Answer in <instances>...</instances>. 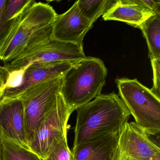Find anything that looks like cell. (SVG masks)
<instances>
[{
    "label": "cell",
    "instance_id": "cell-1",
    "mask_svg": "<svg viewBox=\"0 0 160 160\" xmlns=\"http://www.w3.org/2000/svg\"><path fill=\"white\" fill-rule=\"evenodd\" d=\"M58 14L47 3L34 1L17 17L0 45V60L7 63L25 50L51 38Z\"/></svg>",
    "mask_w": 160,
    "mask_h": 160
},
{
    "label": "cell",
    "instance_id": "cell-2",
    "mask_svg": "<svg viewBox=\"0 0 160 160\" xmlns=\"http://www.w3.org/2000/svg\"><path fill=\"white\" fill-rule=\"evenodd\" d=\"M72 148L94 138L120 133L131 113L118 94H102L77 109Z\"/></svg>",
    "mask_w": 160,
    "mask_h": 160
},
{
    "label": "cell",
    "instance_id": "cell-3",
    "mask_svg": "<svg viewBox=\"0 0 160 160\" xmlns=\"http://www.w3.org/2000/svg\"><path fill=\"white\" fill-rule=\"evenodd\" d=\"M107 73L102 61L93 57H87L67 71L60 92L71 114L101 95Z\"/></svg>",
    "mask_w": 160,
    "mask_h": 160
},
{
    "label": "cell",
    "instance_id": "cell-4",
    "mask_svg": "<svg viewBox=\"0 0 160 160\" xmlns=\"http://www.w3.org/2000/svg\"><path fill=\"white\" fill-rule=\"evenodd\" d=\"M119 95L135 123L148 135L160 132V98L136 78L116 80Z\"/></svg>",
    "mask_w": 160,
    "mask_h": 160
},
{
    "label": "cell",
    "instance_id": "cell-5",
    "mask_svg": "<svg viewBox=\"0 0 160 160\" xmlns=\"http://www.w3.org/2000/svg\"><path fill=\"white\" fill-rule=\"evenodd\" d=\"M62 80V77L59 78L37 83L27 89L18 97L24 104L29 146L60 91Z\"/></svg>",
    "mask_w": 160,
    "mask_h": 160
},
{
    "label": "cell",
    "instance_id": "cell-6",
    "mask_svg": "<svg viewBox=\"0 0 160 160\" xmlns=\"http://www.w3.org/2000/svg\"><path fill=\"white\" fill-rule=\"evenodd\" d=\"M87 58L83 47L51 38L30 48L11 61L4 63L9 72L30 63L66 61L77 63Z\"/></svg>",
    "mask_w": 160,
    "mask_h": 160
},
{
    "label": "cell",
    "instance_id": "cell-7",
    "mask_svg": "<svg viewBox=\"0 0 160 160\" xmlns=\"http://www.w3.org/2000/svg\"><path fill=\"white\" fill-rule=\"evenodd\" d=\"M71 114L59 92L30 143V150L45 160L54 144L67 135V123Z\"/></svg>",
    "mask_w": 160,
    "mask_h": 160
},
{
    "label": "cell",
    "instance_id": "cell-8",
    "mask_svg": "<svg viewBox=\"0 0 160 160\" xmlns=\"http://www.w3.org/2000/svg\"><path fill=\"white\" fill-rule=\"evenodd\" d=\"M160 153L159 146L135 122H128L119 134L118 160H149Z\"/></svg>",
    "mask_w": 160,
    "mask_h": 160
},
{
    "label": "cell",
    "instance_id": "cell-9",
    "mask_svg": "<svg viewBox=\"0 0 160 160\" xmlns=\"http://www.w3.org/2000/svg\"><path fill=\"white\" fill-rule=\"evenodd\" d=\"M0 135L30 150L27 140L24 104L20 98L1 100Z\"/></svg>",
    "mask_w": 160,
    "mask_h": 160
},
{
    "label": "cell",
    "instance_id": "cell-10",
    "mask_svg": "<svg viewBox=\"0 0 160 160\" xmlns=\"http://www.w3.org/2000/svg\"><path fill=\"white\" fill-rule=\"evenodd\" d=\"M92 27L93 24L81 14L76 2L67 12L58 15L52 25L51 38L83 46V40Z\"/></svg>",
    "mask_w": 160,
    "mask_h": 160
},
{
    "label": "cell",
    "instance_id": "cell-11",
    "mask_svg": "<svg viewBox=\"0 0 160 160\" xmlns=\"http://www.w3.org/2000/svg\"><path fill=\"white\" fill-rule=\"evenodd\" d=\"M76 63L66 61L30 63L26 71L22 85L4 90L2 99L18 98L27 89L37 83L63 77Z\"/></svg>",
    "mask_w": 160,
    "mask_h": 160
},
{
    "label": "cell",
    "instance_id": "cell-12",
    "mask_svg": "<svg viewBox=\"0 0 160 160\" xmlns=\"http://www.w3.org/2000/svg\"><path fill=\"white\" fill-rule=\"evenodd\" d=\"M120 133L102 135L72 148V160H118Z\"/></svg>",
    "mask_w": 160,
    "mask_h": 160
},
{
    "label": "cell",
    "instance_id": "cell-13",
    "mask_svg": "<svg viewBox=\"0 0 160 160\" xmlns=\"http://www.w3.org/2000/svg\"><path fill=\"white\" fill-rule=\"evenodd\" d=\"M155 14L148 8L133 3L132 0H117L102 16V18L105 21H121L138 28L142 23Z\"/></svg>",
    "mask_w": 160,
    "mask_h": 160
},
{
    "label": "cell",
    "instance_id": "cell-14",
    "mask_svg": "<svg viewBox=\"0 0 160 160\" xmlns=\"http://www.w3.org/2000/svg\"><path fill=\"white\" fill-rule=\"evenodd\" d=\"M140 29L146 39L150 59H160V13H156L142 23Z\"/></svg>",
    "mask_w": 160,
    "mask_h": 160
},
{
    "label": "cell",
    "instance_id": "cell-15",
    "mask_svg": "<svg viewBox=\"0 0 160 160\" xmlns=\"http://www.w3.org/2000/svg\"><path fill=\"white\" fill-rule=\"evenodd\" d=\"M1 160H42L30 150L25 148L0 135Z\"/></svg>",
    "mask_w": 160,
    "mask_h": 160
},
{
    "label": "cell",
    "instance_id": "cell-16",
    "mask_svg": "<svg viewBox=\"0 0 160 160\" xmlns=\"http://www.w3.org/2000/svg\"><path fill=\"white\" fill-rule=\"evenodd\" d=\"M116 2L117 0H78L76 2L81 14L93 24Z\"/></svg>",
    "mask_w": 160,
    "mask_h": 160
},
{
    "label": "cell",
    "instance_id": "cell-17",
    "mask_svg": "<svg viewBox=\"0 0 160 160\" xmlns=\"http://www.w3.org/2000/svg\"><path fill=\"white\" fill-rule=\"evenodd\" d=\"M44 160H72V151L68 147L67 135L63 136L54 144Z\"/></svg>",
    "mask_w": 160,
    "mask_h": 160
},
{
    "label": "cell",
    "instance_id": "cell-18",
    "mask_svg": "<svg viewBox=\"0 0 160 160\" xmlns=\"http://www.w3.org/2000/svg\"><path fill=\"white\" fill-rule=\"evenodd\" d=\"M34 1L33 0H7L4 11L6 20H13Z\"/></svg>",
    "mask_w": 160,
    "mask_h": 160
},
{
    "label": "cell",
    "instance_id": "cell-19",
    "mask_svg": "<svg viewBox=\"0 0 160 160\" xmlns=\"http://www.w3.org/2000/svg\"><path fill=\"white\" fill-rule=\"evenodd\" d=\"M30 64L9 72V76L4 85V90L6 89H14L20 87L22 85L24 75Z\"/></svg>",
    "mask_w": 160,
    "mask_h": 160
},
{
    "label": "cell",
    "instance_id": "cell-20",
    "mask_svg": "<svg viewBox=\"0 0 160 160\" xmlns=\"http://www.w3.org/2000/svg\"><path fill=\"white\" fill-rule=\"evenodd\" d=\"M7 0H0V45L7 35L13 21L6 20L4 16V8Z\"/></svg>",
    "mask_w": 160,
    "mask_h": 160
},
{
    "label": "cell",
    "instance_id": "cell-21",
    "mask_svg": "<svg viewBox=\"0 0 160 160\" xmlns=\"http://www.w3.org/2000/svg\"><path fill=\"white\" fill-rule=\"evenodd\" d=\"M150 61L153 71V86L150 90L160 98V59Z\"/></svg>",
    "mask_w": 160,
    "mask_h": 160
},
{
    "label": "cell",
    "instance_id": "cell-22",
    "mask_svg": "<svg viewBox=\"0 0 160 160\" xmlns=\"http://www.w3.org/2000/svg\"><path fill=\"white\" fill-rule=\"evenodd\" d=\"M133 3L138 4L153 11L155 13H160V0H132Z\"/></svg>",
    "mask_w": 160,
    "mask_h": 160
},
{
    "label": "cell",
    "instance_id": "cell-23",
    "mask_svg": "<svg viewBox=\"0 0 160 160\" xmlns=\"http://www.w3.org/2000/svg\"><path fill=\"white\" fill-rule=\"evenodd\" d=\"M9 74V72L4 67L0 65V89L4 90V85Z\"/></svg>",
    "mask_w": 160,
    "mask_h": 160
},
{
    "label": "cell",
    "instance_id": "cell-24",
    "mask_svg": "<svg viewBox=\"0 0 160 160\" xmlns=\"http://www.w3.org/2000/svg\"><path fill=\"white\" fill-rule=\"evenodd\" d=\"M149 160H160V153L155 155Z\"/></svg>",
    "mask_w": 160,
    "mask_h": 160
},
{
    "label": "cell",
    "instance_id": "cell-25",
    "mask_svg": "<svg viewBox=\"0 0 160 160\" xmlns=\"http://www.w3.org/2000/svg\"><path fill=\"white\" fill-rule=\"evenodd\" d=\"M4 90L3 89H0V102L2 98V95H3V92H4Z\"/></svg>",
    "mask_w": 160,
    "mask_h": 160
},
{
    "label": "cell",
    "instance_id": "cell-26",
    "mask_svg": "<svg viewBox=\"0 0 160 160\" xmlns=\"http://www.w3.org/2000/svg\"><path fill=\"white\" fill-rule=\"evenodd\" d=\"M0 160H1V156H0Z\"/></svg>",
    "mask_w": 160,
    "mask_h": 160
}]
</instances>
